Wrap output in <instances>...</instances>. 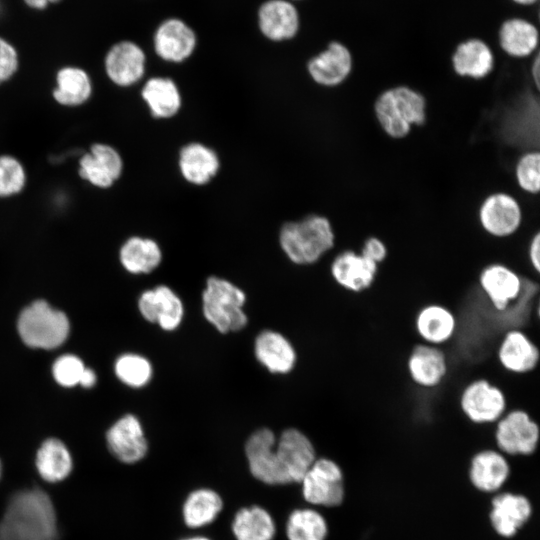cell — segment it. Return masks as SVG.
<instances>
[{
  "label": "cell",
  "instance_id": "obj_22",
  "mask_svg": "<svg viewBox=\"0 0 540 540\" xmlns=\"http://www.w3.org/2000/svg\"><path fill=\"white\" fill-rule=\"evenodd\" d=\"M257 16L261 33L271 41L292 39L299 31V13L289 0H267L259 7Z\"/></svg>",
  "mask_w": 540,
  "mask_h": 540
},
{
  "label": "cell",
  "instance_id": "obj_17",
  "mask_svg": "<svg viewBox=\"0 0 540 540\" xmlns=\"http://www.w3.org/2000/svg\"><path fill=\"white\" fill-rule=\"evenodd\" d=\"M406 370L416 386L434 389L447 376L448 359L440 347L420 342L412 347L406 359Z\"/></svg>",
  "mask_w": 540,
  "mask_h": 540
},
{
  "label": "cell",
  "instance_id": "obj_4",
  "mask_svg": "<svg viewBox=\"0 0 540 540\" xmlns=\"http://www.w3.org/2000/svg\"><path fill=\"white\" fill-rule=\"evenodd\" d=\"M244 292L231 282L211 276L202 293L203 314L219 332L239 331L247 324Z\"/></svg>",
  "mask_w": 540,
  "mask_h": 540
},
{
  "label": "cell",
  "instance_id": "obj_49",
  "mask_svg": "<svg viewBox=\"0 0 540 540\" xmlns=\"http://www.w3.org/2000/svg\"><path fill=\"white\" fill-rule=\"evenodd\" d=\"M1 473H2V465H1V461H0V477H1Z\"/></svg>",
  "mask_w": 540,
  "mask_h": 540
},
{
  "label": "cell",
  "instance_id": "obj_12",
  "mask_svg": "<svg viewBox=\"0 0 540 540\" xmlns=\"http://www.w3.org/2000/svg\"><path fill=\"white\" fill-rule=\"evenodd\" d=\"M276 437L269 428L252 433L245 444L249 470L254 478L269 485L287 484L275 452Z\"/></svg>",
  "mask_w": 540,
  "mask_h": 540
},
{
  "label": "cell",
  "instance_id": "obj_48",
  "mask_svg": "<svg viewBox=\"0 0 540 540\" xmlns=\"http://www.w3.org/2000/svg\"><path fill=\"white\" fill-rule=\"evenodd\" d=\"M182 540H210V539L203 536H193V537L185 538Z\"/></svg>",
  "mask_w": 540,
  "mask_h": 540
},
{
  "label": "cell",
  "instance_id": "obj_31",
  "mask_svg": "<svg viewBox=\"0 0 540 540\" xmlns=\"http://www.w3.org/2000/svg\"><path fill=\"white\" fill-rule=\"evenodd\" d=\"M141 97L150 114L157 119L175 116L182 105L180 90L169 77L149 78L141 89Z\"/></svg>",
  "mask_w": 540,
  "mask_h": 540
},
{
  "label": "cell",
  "instance_id": "obj_24",
  "mask_svg": "<svg viewBox=\"0 0 540 540\" xmlns=\"http://www.w3.org/2000/svg\"><path fill=\"white\" fill-rule=\"evenodd\" d=\"M451 62L458 76L480 80L492 73L495 67V56L484 40L470 38L456 46Z\"/></svg>",
  "mask_w": 540,
  "mask_h": 540
},
{
  "label": "cell",
  "instance_id": "obj_25",
  "mask_svg": "<svg viewBox=\"0 0 540 540\" xmlns=\"http://www.w3.org/2000/svg\"><path fill=\"white\" fill-rule=\"evenodd\" d=\"M178 165L187 182L201 186L216 176L220 160L212 148L199 142H191L181 148Z\"/></svg>",
  "mask_w": 540,
  "mask_h": 540
},
{
  "label": "cell",
  "instance_id": "obj_34",
  "mask_svg": "<svg viewBox=\"0 0 540 540\" xmlns=\"http://www.w3.org/2000/svg\"><path fill=\"white\" fill-rule=\"evenodd\" d=\"M35 463L41 478L49 483L64 480L73 467L68 448L56 438H49L42 443L37 451Z\"/></svg>",
  "mask_w": 540,
  "mask_h": 540
},
{
  "label": "cell",
  "instance_id": "obj_6",
  "mask_svg": "<svg viewBox=\"0 0 540 540\" xmlns=\"http://www.w3.org/2000/svg\"><path fill=\"white\" fill-rule=\"evenodd\" d=\"M503 390L486 378L468 382L459 395V407L467 420L476 425L496 423L507 411Z\"/></svg>",
  "mask_w": 540,
  "mask_h": 540
},
{
  "label": "cell",
  "instance_id": "obj_18",
  "mask_svg": "<svg viewBox=\"0 0 540 540\" xmlns=\"http://www.w3.org/2000/svg\"><path fill=\"white\" fill-rule=\"evenodd\" d=\"M196 45V33L180 18L164 20L153 36L155 53L167 62L181 63L187 60L194 53Z\"/></svg>",
  "mask_w": 540,
  "mask_h": 540
},
{
  "label": "cell",
  "instance_id": "obj_36",
  "mask_svg": "<svg viewBox=\"0 0 540 540\" xmlns=\"http://www.w3.org/2000/svg\"><path fill=\"white\" fill-rule=\"evenodd\" d=\"M327 533L325 518L314 509H295L286 522L288 540H325Z\"/></svg>",
  "mask_w": 540,
  "mask_h": 540
},
{
  "label": "cell",
  "instance_id": "obj_42",
  "mask_svg": "<svg viewBox=\"0 0 540 540\" xmlns=\"http://www.w3.org/2000/svg\"><path fill=\"white\" fill-rule=\"evenodd\" d=\"M359 252L367 259L380 265L388 256V247L381 238L369 236L364 240Z\"/></svg>",
  "mask_w": 540,
  "mask_h": 540
},
{
  "label": "cell",
  "instance_id": "obj_35",
  "mask_svg": "<svg viewBox=\"0 0 540 540\" xmlns=\"http://www.w3.org/2000/svg\"><path fill=\"white\" fill-rule=\"evenodd\" d=\"M223 501L220 495L208 488L192 491L182 507L184 523L189 528H200L212 523L221 512Z\"/></svg>",
  "mask_w": 540,
  "mask_h": 540
},
{
  "label": "cell",
  "instance_id": "obj_8",
  "mask_svg": "<svg viewBox=\"0 0 540 540\" xmlns=\"http://www.w3.org/2000/svg\"><path fill=\"white\" fill-rule=\"evenodd\" d=\"M300 483L303 497L310 504L335 507L344 499L343 473L333 460L316 459Z\"/></svg>",
  "mask_w": 540,
  "mask_h": 540
},
{
  "label": "cell",
  "instance_id": "obj_39",
  "mask_svg": "<svg viewBox=\"0 0 540 540\" xmlns=\"http://www.w3.org/2000/svg\"><path fill=\"white\" fill-rule=\"evenodd\" d=\"M27 182L25 167L15 156L0 155V198L20 194Z\"/></svg>",
  "mask_w": 540,
  "mask_h": 540
},
{
  "label": "cell",
  "instance_id": "obj_45",
  "mask_svg": "<svg viewBox=\"0 0 540 540\" xmlns=\"http://www.w3.org/2000/svg\"><path fill=\"white\" fill-rule=\"evenodd\" d=\"M96 374L92 369L85 368L79 384L85 388H90L96 383Z\"/></svg>",
  "mask_w": 540,
  "mask_h": 540
},
{
  "label": "cell",
  "instance_id": "obj_27",
  "mask_svg": "<svg viewBox=\"0 0 540 540\" xmlns=\"http://www.w3.org/2000/svg\"><path fill=\"white\" fill-rule=\"evenodd\" d=\"M510 467L500 451L486 449L476 453L470 463L471 483L483 492L497 491L508 479Z\"/></svg>",
  "mask_w": 540,
  "mask_h": 540
},
{
  "label": "cell",
  "instance_id": "obj_7",
  "mask_svg": "<svg viewBox=\"0 0 540 540\" xmlns=\"http://www.w3.org/2000/svg\"><path fill=\"white\" fill-rule=\"evenodd\" d=\"M495 424V442L501 453L525 456L535 452L540 428L526 410L514 408L506 411Z\"/></svg>",
  "mask_w": 540,
  "mask_h": 540
},
{
  "label": "cell",
  "instance_id": "obj_33",
  "mask_svg": "<svg viewBox=\"0 0 540 540\" xmlns=\"http://www.w3.org/2000/svg\"><path fill=\"white\" fill-rule=\"evenodd\" d=\"M119 258L128 272L149 273L161 263L162 251L153 239L132 236L121 246Z\"/></svg>",
  "mask_w": 540,
  "mask_h": 540
},
{
  "label": "cell",
  "instance_id": "obj_11",
  "mask_svg": "<svg viewBox=\"0 0 540 540\" xmlns=\"http://www.w3.org/2000/svg\"><path fill=\"white\" fill-rule=\"evenodd\" d=\"M123 167V159L116 148L107 143L97 142L80 157L78 174L90 185L107 189L119 180Z\"/></svg>",
  "mask_w": 540,
  "mask_h": 540
},
{
  "label": "cell",
  "instance_id": "obj_29",
  "mask_svg": "<svg viewBox=\"0 0 540 540\" xmlns=\"http://www.w3.org/2000/svg\"><path fill=\"white\" fill-rule=\"evenodd\" d=\"M258 361L272 373H288L296 362V353L291 343L280 333L265 330L254 345Z\"/></svg>",
  "mask_w": 540,
  "mask_h": 540
},
{
  "label": "cell",
  "instance_id": "obj_30",
  "mask_svg": "<svg viewBox=\"0 0 540 540\" xmlns=\"http://www.w3.org/2000/svg\"><path fill=\"white\" fill-rule=\"evenodd\" d=\"M499 45L502 51L513 58H527L538 48L539 32L537 27L523 18L505 20L499 29Z\"/></svg>",
  "mask_w": 540,
  "mask_h": 540
},
{
  "label": "cell",
  "instance_id": "obj_41",
  "mask_svg": "<svg viewBox=\"0 0 540 540\" xmlns=\"http://www.w3.org/2000/svg\"><path fill=\"white\" fill-rule=\"evenodd\" d=\"M19 69V54L16 47L0 36V85L9 81Z\"/></svg>",
  "mask_w": 540,
  "mask_h": 540
},
{
  "label": "cell",
  "instance_id": "obj_26",
  "mask_svg": "<svg viewBox=\"0 0 540 540\" xmlns=\"http://www.w3.org/2000/svg\"><path fill=\"white\" fill-rule=\"evenodd\" d=\"M531 513V504L525 496L503 493L493 499L491 524L500 536L509 538L528 521Z\"/></svg>",
  "mask_w": 540,
  "mask_h": 540
},
{
  "label": "cell",
  "instance_id": "obj_3",
  "mask_svg": "<svg viewBox=\"0 0 540 540\" xmlns=\"http://www.w3.org/2000/svg\"><path fill=\"white\" fill-rule=\"evenodd\" d=\"M279 243L293 263L309 265L334 247L335 232L327 217L310 214L285 223L279 233Z\"/></svg>",
  "mask_w": 540,
  "mask_h": 540
},
{
  "label": "cell",
  "instance_id": "obj_1",
  "mask_svg": "<svg viewBox=\"0 0 540 540\" xmlns=\"http://www.w3.org/2000/svg\"><path fill=\"white\" fill-rule=\"evenodd\" d=\"M0 540H58L57 517L49 495L37 487L13 494L0 520Z\"/></svg>",
  "mask_w": 540,
  "mask_h": 540
},
{
  "label": "cell",
  "instance_id": "obj_16",
  "mask_svg": "<svg viewBox=\"0 0 540 540\" xmlns=\"http://www.w3.org/2000/svg\"><path fill=\"white\" fill-rule=\"evenodd\" d=\"M378 271L379 265L353 249L340 252L330 267L334 281L352 293H362L370 289L376 281Z\"/></svg>",
  "mask_w": 540,
  "mask_h": 540
},
{
  "label": "cell",
  "instance_id": "obj_40",
  "mask_svg": "<svg viewBox=\"0 0 540 540\" xmlns=\"http://www.w3.org/2000/svg\"><path fill=\"white\" fill-rule=\"evenodd\" d=\"M85 368L80 358L66 354L54 362L52 373L58 384L64 387H72L79 384Z\"/></svg>",
  "mask_w": 540,
  "mask_h": 540
},
{
  "label": "cell",
  "instance_id": "obj_9",
  "mask_svg": "<svg viewBox=\"0 0 540 540\" xmlns=\"http://www.w3.org/2000/svg\"><path fill=\"white\" fill-rule=\"evenodd\" d=\"M478 221L490 236L507 238L514 235L523 222L522 207L512 194L497 191L487 195L479 205Z\"/></svg>",
  "mask_w": 540,
  "mask_h": 540
},
{
  "label": "cell",
  "instance_id": "obj_23",
  "mask_svg": "<svg viewBox=\"0 0 540 540\" xmlns=\"http://www.w3.org/2000/svg\"><path fill=\"white\" fill-rule=\"evenodd\" d=\"M457 325L453 311L440 303L422 306L414 317V328L420 342L438 347L454 337Z\"/></svg>",
  "mask_w": 540,
  "mask_h": 540
},
{
  "label": "cell",
  "instance_id": "obj_5",
  "mask_svg": "<svg viewBox=\"0 0 540 540\" xmlns=\"http://www.w3.org/2000/svg\"><path fill=\"white\" fill-rule=\"evenodd\" d=\"M18 333L29 347L53 349L60 346L69 334L67 316L46 301L31 303L19 315Z\"/></svg>",
  "mask_w": 540,
  "mask_h": 540
},
{
  "label": "cell",
  "instance_id": "obj_28",
  "mask_svg": "<svg viewBox=\"0 0 540 540\" xmlns=\"http://www.w3.org/2000/svg\"><path fill=\"white\" fill-rule=\"evenodd\" d=\"M93 93V82L88 72L78 66L61 67L55 75L53 99L64 107H78L85 104Z\"/></svg>",
  "mask_w": 540,
  "mask_h": 540
},
{
  "label": "cell",
  "instance_id": "obj_10",
  "mask_svg": "<svg viewBox=\"0 0 540 540\" xmlns=\"http://www.w3.org/2000/svg\"><path fill=\"white\" fill-rule=\"evenodd\" d=\"M523 280L511 267L493 262L482 268L478 285L497 312H504L518 300L523 292Z\"/></svg>",
  "mask_w": 540,
  "mask_h": 540
},
{
  "label": "cell",
  "instance_id": "obj_43",
  "mask_svg": "<svg viewBox=\"0 0 540 540\" xmlns=\"http://www.w3.org/2000/svg\"><path fill=\"white\" fill-rule=\"evenodd\" d=\"M527 256L532 269L539 274L540 272V233L536 231L528 244Z\"/></svg>",
  "mask_w": 540,
  "mask_h": 540
},
{
  "label": "cell",
  "instance_id": "obj_44",
  "mask_svg": "<svg viewBox=\"0 0 540 540\" xmlns=\"http://www.w3.org/2000/svg\"><path fill=\"white\" fill-rule=\"evenodd\" d=\"M530 73H531V79L534 86L536 87L537 90H539L540 89V57L538 53H536L533 58Z\"/></svg>",
  "mask_w": 540,
  "mask_h": 540
},
{
  "label": "cell",
  "instance_id": "obj_15",
  "mask_svg": "<svg viewBox=\"0 0 540 540\" xmlns=\"http://www.w3.org/2000/svg\"><path fill=\"white\" fill-rule=\"evenodd\" d=\"M307 70L316 84L328 88L339 86L353 70L352 53L345 44L332 41L309 60Z\"/></svg>",
  "mask_w": 540,
  "mask_h": 540
},
{
  "label": "cell",
  "instance_id": "obj_13",
  "mask_svg": "<svg viewBox=\"0 0 540 540\" xmlns=\"http://www.w3.org/2000/svg\"><path fill=\"white\" fill-rule=\"evenodd\" d=\"M275 452L287 484L300 483L316 460L312 442L295 428L286 429L281 433L276 440Z\"/></svg>",
  "mask_w": 540,
  "mask_h": 540
},
{
  "label": "cell",
  "instance_id": "obj_20",
  "mask_svg": "<svg viewBox=\"0 0 540 540\" xmlns=\"http://www.w3.org/2000/svg\"><path fill=\"white\" fill-rule=\"evenodd\" d=\"M106 440L110 452L125 464L142 460L148 451L141 423L131 414L123 416L109 428Z\"/></svg>",
  "mask_w": 540,
  "mask_h": 540
},
{
  "label": "cell",
  "instance_id": "obj_14",
  "mask_svg": "<svg viewBox=\"0 0 540 540\" xmlns=\"http://www.w3.org/2000/svg\"><path fill=\"white\" fill-rule=\"evenodd\" d=\"M146 55L135 42L122 40L113 44L104 57V70L109 80L119 87H129L144 76Z\"/></svg>",
  "mask_w": 540,
  "mask_h": 540
},
{
  "label": "cell",
  "instance_id": "obj_38",
  "mask_svg": "<svg viewBox=\"0 0 540 540\" xmlns=\"http://www.w3.org/2000/svg\"><path fill=\"white\" fill-rule=\"evenodd\" d=\"M518 187L525 193L537 195L540 190V152L528 149L519 156L514 168Z\"/></svg>",
  "mask_w": 540,
  "mask_h": 540
},
{
  "label": "cell",
  "instance_id": "obj_37",
  "mask_svg": "<svg viewBox=\"0 0 540 540\" xmlns=\"http://www.w3.org/2000/svg\"><path fill=\"white\" fill-rule=\"evenodd\" d=\"M116 376L124 384L140 388L145 386L152 376L150 362L143 356L124 354L115 363Z\"/></svg>",
  "mask_w": 540,
  "mask_h": 540
},
{
  "label": "cell",
  "instance_id": "obj_46",
  "mask_svg": "<svg viewBox=\"0 0 540 540\" xmlns=\"http://www.w3.org/2000/svg\"><path fill=\"white\" fill-rule=\"evenodd\" d=\"M23 1L31 9L44 10L50 4L58 3L61 0H23Z\"/></svg>",
  "mask_w": 540,
  "mask_h": 540
},
{
  "label": "cell",
  "instance_id": "obj_2",
  "mask_svg": "<svg viewBox=\"0 0 540 540\" xmlns=\"http://www.w3.org/2000/svg\"><path fill=\"white\" fill-rule=\"evenodd\" d=\"M373 112L381 130L391 139L406 138L414 126L427 120V100L407 85L389 87L376 97Z\"/></svg>",
  "mask_w": 540,
  "mask_h": 540
},
{
  "label": "cell",
  "instance_id": "obj_19",
  "mask_svg": "<svg viewBox=\"0 0 540 540\" xmlns=\"http://www.w3.org/2000/svg\"><path fill=\"white\" fill-rule=\"evenodd\" d=\"M496 357L501 367L513 374L534 371L540 360L537 344L521 329L506 331L496 348Z\"/></svg>",
  "mask_w": 540,
  "mask_h": 540
},
{
  "label": "cell",
  "instance_id": "obj_21",
  "mask_svg": "<svg viewBox=\"0 0 540 540\" xmlns=\"http://www.w3.org/2000/svg\"><path fill=\"white\" fill-rule=\"evenodd\" d=\"M138 306L141 315L147 321L157 323L165 331L175 330L184 314L180 298L164 285L143 292Z\"/></svg>",
  "mask_w": 540,
  "mask_h": 540
},
{
  "label": "cell",
  "instance_id": "obj_47",
  "mask_svg": "<svg viewBox=\"0 0 540 540\" xmlns=\"http://www.w3.org/2000/svg\"><path fill=\"white\" fill-rule=\"evenodd\" d=\"M512 1L516 4L527 6V5L535 4L538 0H512Z\"/></svg>",
  "mask_w": 540,
  "mask_h": 540
},
{
  "label": "cell",
  "instance_id": "obj_32",
  "mask_svg": "<svg viewBox=\"0 0 540 540\" xmlns=\"http://www.w3.org/2000/svg\"><path fill=\"white\" fill-rule=\"evenodd\" d=\"M231 530L236 540H273L276 525L266 509L253 505L236 512Z\"/></svg>",
  "mask_w": 540,
  "mask_h": 540
}]
</instances>
